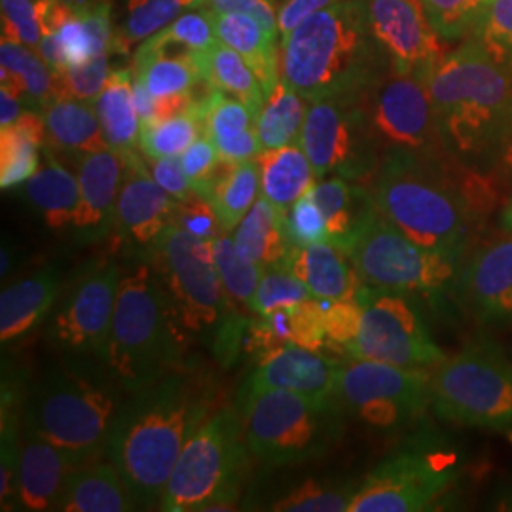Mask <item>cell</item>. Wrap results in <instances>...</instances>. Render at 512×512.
Wrapping results in <instances>:
<instances>
[{"label":"cell","mask_w":512,"mask_h":512,"mask_svg":"<svg viewBox=\"0 0 512 512\" xmlns=\"http://www.w3.org/2000/svg\"><path fill=\"white\" fill-rule=\"evenodd\" d=\"M366 188L376 209L414 243L459 260L497 205L494 179L450 154L387 152Z\"/></svg>","instance_id":"1"},{"label":"cell","mask_w":512,"mask_h":512,"mask_svg":"<svg viewBox=\"0 0 512 512\" xmlns=\"http://www.w3.org/2000/svg\"><path fill=\"white\" fill-rule=\"evenodd\" d=\"M209 406L205 384L181 368L126 397L110 431L107 459L139 509H160L184 444Z\"/></svg>","instance_id":"2"},{"label":"cell","mask_w":512,"mask_h":512,"mask_svg":"<svg viewBox=\"0 0 512 512\" xmlns=\"http://www.w3.org/2000/svg\"><path fill=\"white\" fill-rule=\"evenodd\" d=\"M427 86L450 156L473 169L499 162L512 131L511 71L475 38L433 61Z\"/></svg>","instance_id":"3"},{"label":"cell","mask_w":512,"mask_h":512,"mask_svg":"<svg viewBox=\"0 0 512 512\" xmlns=\"http://www.w3.org/2000/svg\"><path fill=\"white\" fill-rule=\"evenodd\" d=\"M391 67L366 0H338L281 40V80L308 103L359 97Z\"/></svg>","instance_id":"4"},{"label":"cell","mask_w":512,"mask_h":512,"mask_svg":"<svg viewBox=\"0 0 512 512\" xmlns=\"http://www.w3.org/2000/svg\"><path fill=\"white\" fill-rule=\"evenodd\" d=\"M109 365L97 368L84 355L46 370L21 406V427L35 433L76 465L107 458L112 425L126 403Z\"/></svg>","instance_id":"5"},{"label":"cell","mask_w":512,"mask_h":512,"mask_svg":"<svg viewBox=\"0 0 512 512\" xmlns=\"http://www.w3.org/2000/svg\"><path fill=\"white\" fill-rule=\"evenodd\" d=\"M184 346L147 258L122 270L105 357L116 380L128 393L156 384L179 370Z\"/></svg>","instance_id":"6"},{"label":"cell","mask_w":512,"mask_h":512,"mask_svg":"<svg viewBox=\"0 0 512 512\" xmlns=\"http://www.w3.org/2000/svg\"><path fill=\"white\" fill-rule=\"evenodd\" d=\"M215 239L196 238L169 224L148 245L147 260L158 275L167 308L183 334L209 340L211 346L239 315L224 291L215 266Z\"/></svg>","instance_id":"7"},{"label":"cell","mask_w":512,"mask_h":512,"mask_svg":"<svg viewBox=\"0 0 512 512\" xmlns=\"http://www.w3.org/2000/svg\"><path fill=\"white\" fill-rule=\"evenodd\" d=\"M249 452L241 414L232 408L219 410L184 444L160 509L234 511L249 467Z\"/></svg>","instance_id":"8"},{"label":"cell","mask_w":512,"mask_h":512,"mask_svg":"<svg viewBox=\"0 0 512 512\" xmlns=\"http://www.w3.org/2000/svg\"><path fill=\"white\" fill-rule=\"evenodd\" d=\"M243 431L255 458L266 465H296L321 458L342 437L344 410L285 389L243 393Z\"/></svg>","instance_id":"9"},{"label":"cell","mask_w":512,"mask_h":512,"mask_svg":"<svg viewBox=\"0 0 512 512\" xmlns=\"http://www.w3.org/2000/svg\"><path fill=\"white\" fill-rule=\"evenodd\" d=\"M344 251L366 285L427 298L456 293L461 260L414 243L376 205Z\"/></svg>","instance_id":"10"},{"label":"cell","mask_w":512,"mask_h":512,"mask_svg":"<svg viewBox=\"0 0 512 512\" xmlns=\"http://www.w3.org/2000/svg\"><path fill=\"white\" fill-rule=\"evenodd\" d=\"M463 473L450 444L435 435H418L359 482L349 512L431 511Z\"/></svg>","instance_id":"11"},{"label":"cell","mask_w":512,"mask_h":512,"mask_svg":"<svg viewBox=\"0 0 512 512\" xmlns=\"http://www.w3.org/2000/svg\"><path fill=\"white\" fill-rule=\"evenodd\" d=\"M431 374V406L440 420L505 431L512 427V363L501 349L475 342Z\"/></svg>","instance_id":"12"},{"label":"cell","mask_w":512,"mask_h":512,"mask_svg":"<svg viewBox=\"0 0 512 512\" xmlns=\"http://www.w3.org/2000/svg\"><path fill=\"white\" fill-rule=\"evenodd\" d=\"M334 401L368 429L395 433L418 423L433 401L431 374L370 359L338 366Z\"/></svg>","instance_id":"13"},{"label":"cell","mask_w":512,"mask_h":512,"mask_svg":"<svg viewBox=\"0 0 512 512\" xmlns=\"http://www.w3.org/2000/svg\"><path fill=\"white\" fill-rule=\"evenodd\" d=\"M427 67L406 73L391 65L359 95L382 158L387 152L450 154L444 147L427 86Z\"/></svg>","instance_id":"14"},{"label":"cell","mask_w":512,"mask_h":512,"mask_svg":"<svg viewBox=\"0 0 512 512\" xmlns=\"http://www.w3.org/2000/svg\"><path fill=\"white\" fill-rule=\"evenodd\" d=\"M363 323L348 357L403 368H431L446 359L427 327L416 296L363 283L357 293Z\"/></svg>","instance_id":"15"},{"label":"cell","mask_w":512,"mask_h":512,"mask_svg":"<svg viewBox=\"0 0 512 512\" xmlns=\"http://www.w3.org/2000/svg\"><path fill=\"white\" fill-rule=\"evenodd\" d=\"M317 179L344 177L368 184L382 164L359 97H334L310 103L300 137Z\"/></svg>","instance_id":"16"},{"label":"cell","mask_w":512,"mask_h":512,"mask_svg":"<svg viewBox=\"0 0 512 512\" xmlns=\"http://www.w3.org/2000/svg\"><path fill=\"white\" fill-rule=\"evenodd\" d=\"M120 281L122 268L114 260L99 262L82 275L55 311L50 325L55 346L105 363Z\"/></svg>","instance_id":"17"},{"label":"cell","mask_w":512,"mask_h":512,"mask_svg":"<svg viewBox=\"0 0 512 512\" xmlns=\"http://www.w3.org/2000/svg\"><path fill=\"white\" fill-rule=\"evenodd\" d=\"M374 35L399 71H416L446 54L421 0H366Z\"/></svg>","instance_id":"18"},{"label":"cell","mask_w":512,"mask_h":512,"mask_svg":"<svg viewBox=\"0 0 512 512\" xmlns=\"http://www.w3.org/2000/svg\"><path fill=\"white\" fill-rule=\"evenodd\" d=\"M120 154L124 158V179L114 228L129 245L148 247L171 224L177 200L156 183L137 148Z\"/></svg>","instance_id":"19"},{"label":"cell","mask_w":512,"mask_h":512,"mask_svg":"<svg viewBox=\"0 0 512 512\" xmlns=\"http://www.w3.org/2000/svg\"><path fill=\"white\" fill-rule=\"evenodd\" d=\"M459 302L480 323L512 319V234L478 247L461 266Z\"/></svg>","instance_id":"20"},{"label":"cell","mask_w":512,"mask_h":512,"mask_svg":"<svg viewBox=\"0 0 512 512\" xmlns=\"http://www.w3.org/2000/svg\"><path fill=\"white\" fill-rule=\"evenodd\" d=\"M80 184V209L73 232L84 243L109 236L116 224V203L124 179V158L120 152L105 148L73 158Z\"/></svg>","instance_id":"21"},{"label":"cell","mask_w":512,"mask_h":512,"mask_svg":"<svg viewBox=\"0 0 512 512\" xmlns=\"http://www.w3.org/2000/svg\"><path fill=\"white\" fill-rule=\"evenodd\" d=\"M340 363L319 351L289 344L264 357L249 376L243 393L262 389H285L315 401H334V385Z\"/></svg>","instance_id":"22"},{"label":"cell","mask_w":512,"mask_h":512,"mask_svg":"<svg viewBox=\"0 0 512 512\" xmlns=\"http://www.w3.org/2000/svg\"><path fill=\"white\" fill-rule=\"evenodd\" d=\"M74 467L63 450L21 427L16 509L57 511Z\"/></svg>","instance_id":"23"},{"label":"cell","mask_w":512,"mask_h":512,"mask_svg":"<svg viewBox=\"0 0 512 512\" xmlns=\"http://www.w3.org/2000/svg\"><path fill=\"white\" fill-rule=\"evenodd\" d=\"M281 268L306 283L319 300H351L363 287L346 251L332 241L291 247Z\"/></svg>","instance_id":"24"},{"label":"cell","mask_w":512,"mask_h":512,"mask_svg":"<svg viewBox=\"0 0 512 512\" xmlns=\"http://www.w3.org/2000/svg\"><path fill=\"white\" fill-rule=\"evenodd\" d=\"M25 198L50 230H73L80 209L76 171L69 169L55 150L44 147L42 164L25 183Z\"/></svg>","instance_id":"25"},{"label":"cell","mask_w":512,"mask_h":512,"mask_svg":"<svg viewBox=\"0 0 512 512\" xmlns=\"http://www.w3.org/2000/svg\"><path fill=\"white\" fill-rule=\"evenodd\" d=\"M137 509L139 507L133 495L129 494L122 476L107 458L76 465L57 505V511L61 512H126Z\"/></svg>","instance_id":"26"},{"label":"cell","mask_w":512,"mask_h":512,"mask_svg":"<svg viewBox=\"0 0 512 512\" xmlns=\"http://www.w3.org/2000/svg\"><path fill=\"white\" fill-rule=\"evenodd\" d=\"M61 291V274L48 266L10 285L0 294V342H12L40 325L54 308Z\"/></svg>","instance_id":"27"},{"label":"cell","mask_w":512,"mask_h":512,"mask_svg":"<svg viewBox=\"0 0 512 512\" xmlns=\"http://www.w3.org/2000/svg\"><path fill=\"white\" fill-rule=\"evenodd\" d=\"M213 29L220 42L236 50L260 80L266 97L274 92L279 73V48L277 37L268 33L255 18L238 12H209Z\"/></svg>","instance_id":"28"},{"label":"cell","mask_w":512,"mask_h":512,"mask_svg":"<svg viewBox=\"0 0 512 512\" xmlns=\"http://www.w3.org/2000/svg\"><path fill=\"white\" fill-rule=\"evenodd\" d=\"M46 124V147L71 160L82 154L110 148L93 103L78 99H55L42 109Z\"/></svg>","instance_id":"29"},{"label":"cell","mask_w":512,"mask_h":512,"mask_svg":"<svg viewBox=\"0 0 512 512\" xmlns=\"http://www.w3.org/2000/svg\"><path fill=\"white\" fill-rule=\"evenodd\" d=\"M258 190L260 171L256 160L230 162L222 158L217 169L203 183L194 186V192L217 211L224 232L234 230L249 213L258 198Z\"/></svg>","instance_id":"30"},{"label":"cell","mask_w":512,"mask_h":512,"mask_svg":"<svg viewBox=\"0 0 512 512\" xmlns=\"http://www.w3.org/2000/svg\"><path fill=\"white\" fill-rule=\"evenodd\" d=\"M0 84V90L14 93L27 109L38 112L59 99L57 74L37 50L12 40L0 44Z\"/></svg>","instance_id":"31"},{"label":"cell","mask_w":512,"mask_h":512,"mask_svg":"<svg viewBox=\"0 0 512 512\" xmlns=\"http://www.w3.org/2000/svg\"><path fill=\"white\" fill-rule=\"evenodd\" d=\"M287 211L258 194L253 207L236 226L234 243L239 255L262 268L281 266L291 249V239L285 224Z\"/></svg>","instance_id":"32"},{"label":"cell","mask_w":512,"mask_h":512,"mask_svg":"<svg viewBox=\"0 0 512 512\" xmlns=\"http://www.w3.org/2000/svg\"><path fill=\"white\" fill-rule=\"evenodd\" d=\"M255 160L260 171V194L281 211H289L317 184L313 165L300 143L264 150Z\"/></svg>","instance_id":"33"},{"label":"cell","mask_w":512,"mask_h":512,"mask_svg":"<svg viewBox=\"0 0 512 512\" xmlns=\"http://www.w3.org/2000/svg\"><path fill=\"white\" fill-rule=\"evenodd\" d=\"M46 143V124L38 110H23L18 122L0 128V186L25 184L42 164L40 148Z\"/></svg>","instance_id":"34"},{"label":"cell","mask_w":512,"mask_h":512,"mask_svg":"<svg viewBox=\"0 0 512 512\" xmlns=\"http://www.w3.org/2000/svg\"><path fill=\"white\" fill-rule=\"evenodd\" d=\"M194 61L202 80H205L213 90L239 99L255 114L256 120L266 101V92L253 69L236 50L217 40L211 48L203 52H194Z\"/></svg>","instance_id":"35"},{"label":"cell","mask_w":512,"mask_h":512,"mask_svg":"<svg viewBox=\"0 0 512 512\" xmlns=\"http://www.w3.org/2000/svg\"><path fill=\"white\" fill-rule=\"evenodd\" d=\"M133 76L129 69L112 71L107 86L93 101L105 139L116 152L139 147L141 120L133 99Z\"/></svg>","instance_id":"36"},{"label":"cell","mask_w":512,"mask_h":512,"mask_svg":"<svg viewBox=\"0 0 512 512\" xmlns=\"http://www.w3.org/2000/svg\"><path fill=\"white\" fill-rule=\"evenodd\" d=\"M311 196L319 205L329 228V241L340 249L346 247L368 211L374 207L365 184L353 183L344 177H329L315 184Z\"/></svg>","instance_id":"37"},{"label":"cell","mask_w":512,"mask_h":512,"mask_svg":"<svg viewBox=\"0 0 512 512\" xmlns=\"http://www.w3.org/2000/svg\"><path fill=\"white\" fill-rule=\"evenodd\" d=\"M308 101L283 80L277 82L258 112L255 129L264 150L298 145L308 114Z\"/></svg>","instance_id":"38"},{"label":"cell","mask_w":512,"mask_h":512,"mask_svg":"<svg viewBox=\"0 0 512 512\" xmlns=\"http://www.w3.org/2000/svg\"><path fill=\"white\" fill-rule=\"evenodd\" d=\"M205 135L202 105L165 120L141 126L139 148L147 158H173L181 156L194 141Z\"/></svg>","instance_id":"39"},{"label":"cell","mask_w":512,"mask_h":512,"mask_svg":"<svg viewBox=\"0 0 512 512\" xmlns=\"http://www.w3.org/2000/svg\"><path fill=\"white\" fill-rule=\"evenodd\" d=\"M198 4L200 0H128L116 44L128 48L154 37L184 12L196 10Z\"/></svg>","instance_id":"40"},{"label":"cell","mask_w":512,"mask_h":512,"mask_svg":"<svg viewBox=\"0 0 512 512\" xmlns=\"http://www.w3.org/2000/svg\"><path fill=\"white\" fill-rule=\"evenodd\" d=\"M205 135L220 148L255 129V114L239 99L213 90L202 101Z\"/></svg>","instance_id":"41"},{"label":"cell","mask_w":512,"mask_h":512,"mask_svg":"<svg viewBox=\"0 0 512 512\" xmlns=\"http://www.w3.org/2000/svg\"><path fill=\"white\" fill-rule=\"evenodd\" d=\"M435 33L444 40L476 35L492 0H421Z\"/></svg>","instance_id":"42"},{"label":"cell","mask_w":512,"mask_h":512,"mask_svg":"<svg viewBox=\"0 0 512 512\" xmlns=\"http://www.w3.org/2000/svg\"><path fill=\"white\" fill-rule=\"evenodd\" d=\"M359 484H330L319 480H306L294 486L291 492L270 505V511L283 512H342L349 511V503Z\"/></svg>","instance_id":"43"},{"label":"cell","mask_w":512,"mask_h":512,"mask_svg":"<svg viewBox=\"0 0 512 512\" xmlns=\"http://www.w3.org/2000/svg\"><path fill=\"white\" fill-rule=\"evenodd\" d=\"M213 247L215 266L224 285V291L234 302H241L247 306L262 279V266L239 255L234 238L226 234L215 239Z\"/></svg>","instance_id":"44"},{"label":"cell","mask_w":512,"mask_h":512,"mask_svg":"<svg viewBox=\"0 0 512 512\" xmlns=\"http://www.w3.org/2000/svg\"><path fill=\"white\" fill-rule=\"evenodd\" d=\"M311 296L313 294L306 287V283H302L298 277H294L285 268L275 266L268 274L262 275L247 308L255 311L258 315H266L270 311L300 304Z\"/></svg>","instance_id":"45"},{"label":"cell","mask_w":512,"mask_h":512,"mask_svg":"<svg viewBox=\"0 0 512 512\" xmlns=\"http://www.w3.org/2000/svg\"><path fill=\"white\" fill-rule=\"evenodd\" d=\"M109 52L95 55L90 61L71 65L57 74L59 99H78L93 103L109 80Z\"/></svg>","instance_id":"46"},{"label":"cell","mask_w":512,"mask_h":512,"mask_svg":"<svg viewBox=\"0 0 512 512\" xmlns=\"http://www.w3.org/2000/svg\"><path fill=\"white\" fill-rule=\"evenodd\" d=\"M475 37L495 63L512 73V0H492Z\"/></svg>","instance_id":"47"},{"label":"cell","mask_w":512,"mask_h":512,"mask_svg":"<svg viewBox=\"0 0 512 512\" xmlns=\"http://www.w3.org/2000/svg\"><path fill=\"white\" fill-rule=\"evenodd\" d=\"M327 349L348 355L351 344L357 340L363 323V306L357 298L351 300H323Z\"/></svg>","instance_id":"48"},{"label":"cell","mask_w":512,"mask_h":512,"mask_svg":"<svg viewBox=\"0 0 512 512\" xmlns=\"http://www.w3.org/2000/svg\"><path fill=\"white\" fill-rule=\"evenodd\" d=\"M285 224L291 239V247H306L330 239L327 220L323 217L319 205L313 200L311 190L287 211Z\"/></svg>","instance_id":"49"},{"label":"cell","mask_w":512,"mask_h":512,"mask_svg":"<svg viewBox=\"0 0 512 512\" xmlns=\"http://www.w3.org/2000/svg\"><path fill=\"white\" fill-rule=\"evenodd\" d=\"M2 40L37 50L42 40L37 0H2Z\"/></svg>","instance_id":"50"},{"label":"cell","mask_w":512,"mask_h":512,"mask_svg":"<svg viewBox=\"0 0 512 512\" xmlns=\"http://www.w3.org/2000/svg\"><path fill=\"white\" fill-rule=\"evenodd\" d=\"M158 35L164 37L165 40L183 44L192 52H203L219 40L215 29H213V21L209 18L207 10H203V8L184 12L175 21H171Z\"/></svg>","instance_id":"51"},{"label":"cell","mask_w":512,"mask_h":512,"mask_svg":"<svg viewBox=\"0 0 512 512\" xmlns=\"http://www.w3.org/2000/svg\"><path fill=\"white\" fill-rule=\"evenodd\" d=\"M171 224L196 238L217 239L224 232L213 205L196 192L186 200H177Z\"/></svg>","instance_id":"52"},{"label":"cell","mask_w":512,"mask_h":512,"mask_svg":"<svg viewBox=\"0 0 512 512\" xmlns=\"http://www.w3.org/2000/svg\"><path fill=\"white\" fill-rule=\"evenodd\" d=\"M147 158V156H145ZM148 169L156 183L171 194L175 200H186L194 194V186L190 183L188 175L184 173L183 162L179 156L173 158H147Z\"/></svg>","instance_id":"53"},{"label":"cell","mask_w":512,"mask_h":512,"mask_svg":"<svg viewBox=\"0 0 512 512\" xmlns=\"http://www.w3.org/2000/svg\"><path fill=\"white\" fill-rule=\"evenodd\" d=\"M220 160H222V156H220L219 150L207 135H202L198 141H194L181 156L184 173L188 175L192 186L203 183L217 169Z\"/></svg>","instance_id":"54"},{"label":"cell","mask_w":512,"mask_h":512,"mask_svg":"<svg viewBox=\"0 0 512 512\" xmlns=\"http://www.w3.org/2000/svg\"><path fill=\"white\" fill-rule=\"evenodd\" d=\"M275 0H207L203 10L209 12H238L255 18L268 33L279 38L277 14L274 10Z\"/></svg>","instance_id":"55"},{"label":"cell","mask_w":512,"mask_h":512,"mask_svg":"<svg viewBox=\"0 0 512 512\" xmlns=\"http://www.w3.org/2000/svg\"><path fill=\"white\" fill-rule=\"evenodd\" d=\"M338 0H285L279 6L277 12V29H279V38L289 37L294 29L313 14L329 8Z\"/></svg>","instance_id":"56"},{"label":"cell","mask_w":512,"mask_h":512,"mask_svg":"<svg viewBox=\"0 0 512 512\" xmlns=\"http://www.w3.org/2000/svg\"><path fill=\"white\" fill-rule=\"evenodd\" d=\"M23 107V101L14 93L0 90V128H8L18 122L19 116L23 114Z\"/></svg>","instance_id":"57"},{"label":"cell","mask_w":512,"mask_h":512,"mask_svg":"<svg viewBox=\"0 0 512 512\" xmlns=\"http://www.w3.org/2000/svg\"><path fill=\"white\" fill-rule=\"evenodd\" d=\"M499 169H501V173L507 181H512V131L509 139H507V145L499 156Z\"/></svg>","instance_id":"58"},{"label":"cell","mask_w":512,"mask_h":512,"mask_svg":"<svg viewBox=\"0 0 512 512\" xmlns=\"http://www.w3.org/2000/svg\"><path fill=\"white\" fill-rule=\"evenodd\" d=\"M501 226H503V230L507 232V234H512V198L505 205V209L501 211Z\"/></svg>","instance_id":"59"},{"label":"cell","mask_w":512,"mask_h":512,"mask_svg":"<svg viewBox=\"0 0 512 512\" xmlns=\"http://www.w3.org/2000/svg\"><path fill=\"white\" fill-rule=\"evenodd\" d=\"M207 0H200V4H198V8H202L203 4H205Z\"/></svg>","instance_id":"60"},{"label":"cell","mask_w":512,"mask_h":512,"mask_svg":"<svg viewBox=\"0 0 512 512\" xmlns=\"http://www.w3.org/2000/svg\"><path fill=\"white\" fill-rule=\"evenodd\" d=\"M281 2H285V0H281Z\"/></svg>","instance_id":"61"}]
</instances>
